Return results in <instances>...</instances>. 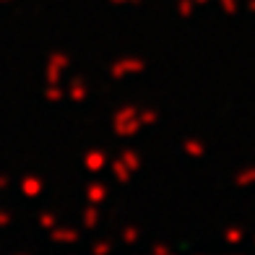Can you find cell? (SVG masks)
I'll use <instances>...</instances> for the list:
<instances>
[{
  "instance_id": "obj_5",
  "label": "cell",
  "mask_w": 255,
  "mask_h": 255,
  "mask_svg": "<svg viewBox=\"0 0 255 255\" xmlns=\"http://www.w3.org/2000/svg\"><path fill=\"white\" fill-rule=\"evenodd\" d=\"M102 164H104V154L102 151H94V154L86 156V167L89 169H102Z\"/></svg>"
},
{
  "instance_id": "obj_13",
  "label": "cell",
  "mask_w": 255,
  "mask_h": 255,
  "mask_svg": "<svg viewBox=\"0 0 255 255\" xmlns=\"http://www.w3.org/2000/svg\"><path fill=\"white\" fill-rule=\"evenodd\" d=\"M242 240V232L240 229H229L227 232V242H240Z\"/></svg>"
},
{
  "instance_id": "obj_15",
  "label": "cell",
  "mask_w": 255,
  "mask_h": 255,
  "mask_svg": "<svg viewBox=\"0 0 255 255\" xmlns=\"http://www.w3.org/2000/svg\"><path fill=\"white\" fill-rule=\"evenodd\" d=\"M135 237H138V229L128 227V229H125V242H135Z\"/></svg>"
},
{
  "instance_id": "obj_17",
  "label": "cell",
  "mask_w": 255,
  "mask_h": 255,
  "mask_svg": "<svg viewBox=\"0 0 255 255\" xmlns=\"http://www.w3.org/2000/svg\"><path fill=\"white\" fill-rule=\"evenodd\" d=\"M107 250H110L107 242H102V245H94V253H107Z\"/></svg>"
},
{
  "instance_id": "obj_20",
  "label": "cell",
  "mask_w": 255,
  "mask_h": 255,
  "mask_svg": "<svg viewBox=\"0 0 255 255\" xmlns=\"http://www.w3.org/2000/svg\"><path fill=\"white\" fill-rule=\"evenodd\" d=\"M195 3H206V0H195Z\"/></svg>"
},
{
  "instance_id": "obj_4",
  "label": "cell",
  "mask_w": 255,
  "mask_h": 255,
  "mask_svg": "<svg viewBox=\"0 0 255 255\" xmlns=\"http://www.w3.org/2000/svg\"><path fill=\"white\" fill-rule=\"evenodd\" d=\"M63 65H68V57H65V55H55V57H52V71H50V78H57V76H60Z\"/></svg>"
},
{
  "instance_id": "obj_16",
  "label": "cell",
  "mask_w": 255,
  "mask_h": 255,
  "mask_svg": "<svg viewBox=\"0 0 255 255\" xmlns=\"http://www.w3.org/2000/svg\"><path fill=\"white\" fill-rule=\"evenodd\" d=\"M222 3H224V10H227V13H235V10H237L235 0H222Z\"/></svg>"
},
{
  "instance_id": "obj_21",
  "label": "cell",
  "mask_w": 255,
  "mask_h": 255,
  "mask_svg": "<svg viewBox=\"0 0 255 255\" xmlns=\"http://www.w3.org/2000/svg\"><path fill=\"white\" fill-rule=\"evenodd\" d=\"M112 3H123V0H112Z\"/></svg>"
},
{
  "instance_id": "obj_10",
  "label": "cell",
  "mask_w": 255,
  "mask_h": 255,
  "mask_svg": "<svg viewBox=\"0 0 255 255\" xmlns=\"http://www.w3.org/2000/svg\"><path fill=\"white\" fill-rule=\"evenodd\" d=\"M112 169H115V177H118L120 182H128V172H125V167H123V161H115Z\"/></svg>"
},
{
  "instance_id": "obj_8",
  "label": "cell",
  "mask_w": 255,
  "mask_h": 255,
  "mask_svg": "<svg viewBox=\"0 0 255 255\" xmlns=\"http://www.w3.org/2000/svg\"><path fill=\"white\" fill-rule=\"evenodd\" d=\"M71 97L73 99H84L86 97V86L81 84V81H73V84H71Z\"/></svg>"
},
{
  "instance_id": "obj_3",
  "label": "cell",
  "mask_w": 255,
  "mask_h": 255,
  "mask_svg": "<svg viewBox=\"0 0 255 255\" xmlns=\"http://www.w3.org/2000/svg\"><path fill=\"white\" fill-rule=\"evenodd\" d=\"M52 240H55V242H76L78 235H76L73 229H55V232H52Z\"/></svg>"
},
{
  "instance_id": "obj_19",
  "label": "cell",
  "mask_w": 255,
  "mask_h": 255,
  "mask_svg": "<svg viewBox=\"0 0 255 255\" xmlns=\"http://www.w3.org/2000/svg\"><path fill=\"white\" fill-rule=\"evenodd\" d=\"M250 8H253V10H255V0H253V5H250Z\"/></svg>"
},
{
  "instance_id": "obj_2",
  "label": "cell",
  "mask_w": 255,
  "mask_h": 255,
  "mask_svg": "<svg viewBox=\"0 0 255 255\" xmlns=\"http://www.w3.org/2000/svg\"><path fill=\"white\" fill-rule=\"evenodd\" d=\"M130 115H133V107H128L125 112H120L118 118H115V128H118L120 135H130V133H135V128L141 125V120H138V123H128Z\"/></svg>"
},
{
  "instance_id": "obj_11",
  "label": "cell",
  "mask_w": 255,
  "mask_h": 255,
  "mask_svg": "<svg viewBox=\"0 0 255 255\" xmlns=\"http://www.w3.org/2000/svg\"><path fill=\"white\" fill-rule=\"evenodd\" d=\"M177 8H180V13H182V16H190V10H193L190 0H180V3H177Z\"/></svg>"
},
{
  "instance_id": "obj_7",
  "label": "cell",
  "mask_w": 255,
  "mask_h": 255,
  "mask_svg": "<svg viewBox=\"0 0 255 255\" xmlns=\"http://www.w3.org/2000/svg\"><path fill=\"white\" fill-rule=\"evenodd\" d=\"M104 195H107V188H104V185H91L89 188V198L91 201H102Z\"/></svg>"
},
{
  "instance_id": "obj_12",
  "label": "cell",
  "mask_w": 255,
  "mask_h": 255,
  "mask_svg": "<svg viewBox=\"0 0 255 255\" xmlns=\"http://www.w3.org/2000/svg\"><path fill=\"white\" fill-rule=\"evenodd\" d=\"M123 159H125V161H128V164H130V167H133V169H135L138 164H141V159H135V154H133V151H125V156H123Z\"/></svg>"
},
{
  "instance_id": "obj_9",
  "label": "cell",
  "mask_w": 255,
  "mask_h": 255,
  "mask_svg": "<svg viewBox=\"0 0 255 255\" xmlns=\"http://www.w3.org/2000/svg\"><path fill=\"white\" fill-rule=\"evenodd\" d=\"M255 182V169H245L242 175H237V185H250Z\"/></svg>"
},
{
  "instance_id": "obj_1",
  "label": "cell",
  "mask_w": 255,
  "mask_h": 255,
  "mask_svg": "<svg viewBox=\"0 0 255 255\" xmlns=\"http://www.w3.org/2000/svg\"><path fill=\"white\" fill-rule=\"evenodd\" d=\"M141 71H143V63L135 60V57H125V60H120V63L112 65V76H115V78H123V76H128V73H141Z\"/></svg>"
},
{
  "instance_id": "obj_14",
  "label": "cell",
  "mask_w": 255,
  "mask_h": 255,
  "mask_svg": "<svg viewBox=\"0 0 255 255\" xmlns=\"http://www.w3.org/2000/svg\"><path fill=\"white\" fill-rule=\"evenodd\" d=\"M97 211H94V208H89V211H86V227H94L97 224Z\"/></svg>"
},
{
  "instance_id": "obj_18",
  "label": "cell",
  "mask_w": 255,
  "mask_h": 255,
  "mask_svg": "<svg viewBox=\"0 0 255 255\" xmlns=\"http://www.w3.org/2000/svg\"><path fill=\"white\" fill-rule=\"evenodd\" d=\"M154 120H156L154 112H146V115H143V123H154Z\"/></svg>"
},
{
  "instance_id": "obj_6",
  "label": "cell",
  "mask_w": 255,
  "mask_h": 255,
  "mask_svg": "<svg viewBox=\"0 0 255 255\" xmlns=\"http://www.w3.org/2000/svg\"><path fill=\"white\" fill-rule=\"evenodd\" d=\"M185 151H188L190 156H203V143H198V141H185Z\"/></svg>"
}]
</instances>
